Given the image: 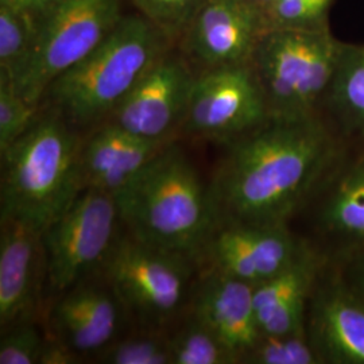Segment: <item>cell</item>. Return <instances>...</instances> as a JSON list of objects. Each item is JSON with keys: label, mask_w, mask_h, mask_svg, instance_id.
<instances>
[{"label": "cell", "mask_w": 364, "mask_h": 364, "mask_svg": "<svg viewBox=\"0 0 364 364\" xmlns=\"http://www.w3.org/2000/svg\"><path fill=\"white\" fill-rule=\"evenodd\" d=\"M346 139L318 115L269 120L228 144L209 185L218 224L289 223Z\"/></svg>", "instance_id": "cell-1"}, {"label": "cell", "mask_w": 364, "mask_h": 364, "mask_svg": "<svg viewBox=\"0 0 364 364\" xmlns=\"http://www.w3.org/2000/svg\"><path fill=\"white\" fill-rule=\"evenodd\" d=\"M115 198L132 237L191 259L218 225L209 186L173 142Z\"/></svg>", "instance_id": "cell-2"}, {"label": "cell", "mask_w": 364, "mask_h": 364, "mask_svg": "<svg viewBox=\"0 0 364 364\" xmlns=\"http://www.w3.org/2000/svg\"><path fill=\"white\" fill-rule=\"evenodd\" d=\"M57 114L38 117L1 151V218L43 231L82 192V142Z\"/></svg>", "instance_id": "cell-3"}, {"label": "cell", "mask_w": 364, "mask_h": 364, "mask_svg": "<svg viewBox=\"0 0 364 364\" xmlns=\"http://www.w3.org/2000/svg\"><path fill=\"white\" fill-rule=\"evenodd\" d=\"M164 34L144 16H127L77 65L57 78L45 97L72 124L111 115L164 53Z\"/></svg>", "instance_id": "cell-4"}, {"label": "cell", "mask_w": 364, "mask_h": 364, "mask_svg": "<svg viewBox=\"0 0 364 364\" xmlns=\"http://www.w3.org/2000/svg\"><path fill=\"white\" fill-rule=\"evenodd\" d=\"M341 42L326 25L273 28L260 38L251 66L272 120L320 114L336 70Z\"/></svg>", "instance_id": "cell-5"}, {"label": "cell", "mask_w": 364, "mask_h": 364, "mask_svg": "<svg viewBox=\"0 0 364 364\" xmlns=\"http://www.w3.org/2000/svg\"><path fill=\"white\" fill-rule=\"evenodd\" d=\"M120 19L119 0H57L39 19L30 61L14 88L38 105L53 82L91 54Z\"/></svg>", "instance_id": "cell-6"}, {"label": "cell", "mask_w": 364, "mask_h": 364, "mask_svg": "<svg viewBox=\"0 0 364 364\" xmlns=\"http://www.w3.org/2000/svg\"><path fill=\"white\" fill-rule=\"evenodd\" d=\"M120 212L117 198L84 189L65 212L43 231L46 279L57 293H65L102 270L117 245Z\"/></svg>", "instance_id": "cell-7"}, {"label": "cell", "mask_w": 364, "mask_h": 364, "mask_svg": "<svg viewBox=\"0 0 364 364\" xmlns=\"http://www.w3.org/2000/svg\"><path fill=\"white\" fill-rule=\"evenodd\" d=\"M189 260L130 235L117 239L102 270L123 306L144 321L159 324L178 312L185 301Z\"/></svg>", "instance_id": "cell-8"}, {"label": "cell", "mask_w": 364, "mask_h": 364, "mask_svg": "<svg viewBox=\"0 0 364 364\" xmlns=\"http://www.w3.org/2000/svg\"><path fill=\"white\" fill-rule=\"evenodd\" d=\"M269 120L259 80L246 64L207 69L195 77L181 126L186 134L228 146Z\"/></svg>", "instance_id": "cell-9"}, {"label": "cell", "mask_w": 364, "mask_h": 364, "mask_svg": "<svg viewBox=\"0 0 364 364\" xmlns=\"http://www.w3.org/2000/svg\"><path fill=\"white\" fill-rule=\"evenodd\" d=\"M326 257L364 245V144L346 141L304 205ZM301 209V210H302Z\"/></svg>", "instance_id": "cell-10"}, {"label": "cell", "mask_w": 364, "mask_h": 364, "mask_svg": "<svg viewBox=\"0 0 364 364\" xmlns=\"http://www.w3.org/2000/svg\"><path fill=\"white\" fill-rule=\"evenodd\" d=\"M304 245L289 223H221L197 257L208 263V272L257 287L287 267Z\"/></svg>", "instance_id": "cell-11"}, {"label": "cell", "mask_w": 364, "mask_h": 364, "mask_svg": "<svg viewBox=\"0 0 364 364\" xmlns=\"http://www.w3.org/2000/svg\"><path fill=\"white\" fill-rule=\"evenodd\" d=\"M195 76L177 57L162 53L111 114L112 123L150 141L171 142L182 124Z\"/></svg>", "instance_id": "cell-12"}, {"label": "cell", "mask_w": 364, "mask_h": 364, "mask_svg": "<svg viewBox=\"0 0 364 364\" xmlns=\"http://www.w3.org/2000/svg\"><path fill=\"white\" fill-rule=\"evenodd\" d=\"M306 335L321 364H364V301L338 277L329 259L306 306Z\"/></svg>", "instance_id": "cell-13"}, {"label": "cell", "mask_w": 364, "mask_h": 364, "mask_svg": "<svg viewBox=\"0 0 364 364\" xmlns=\"http://www.w3.org/2000/svg\"><path fill=\"white\" fill-rule=\"evenodd\" d=\"M267 31L263 14L242 0H212L185 33L188 52L207 69L251 64Z\"/></svg>", "instance_id": "cell-14"}, {"label": "cell", "mask_w": 364, "mask_h": 364, "mask_svg": "<svg viewBox=\"0 0 364 364\" xmlns=\"http://www.w3.org/2000/svg\"><path fill=\"white\" fill-rule=\"evenodd\" d=\"M46 255L42 232L23 221L1 218L0 326L9 329L28 321L38 304Z\"/></svg>", "instance_id": "cell-15"}, {"label": "cell", "mask_w": 364, "mask_h": 364, "mask_svg": "<svg viewBox=\"0 0 364 364\" xmlns=\"http://www.w3.org/2000/svg\"><path fill=\"white\" fill-rule=\"evenodd\" d=\"M192 314L219 338L239 363L262 335L254 287L225 274L207 272L196 289Z\"/></svg>", "instance_id": "cell-16"}, {"label": "cell", "mask_w": 364, "mask_h": 364, "mask_svg": "<svg viewBox=\"0 0 364 364\" xmlns=\"http://www.w3.org/2000/svg\"><path fill=\"white\" fill-rule=\"evenodd\" d=\"M326 259L323 251L305 239L296 259L254 287V305L262 333L284 335L305 329L308 301Z\"/></svg>", "instance_id": "cell-17"}, {"label": "cell", "mask_w": 364, "mask_h": 364, "mask_svg": "<svg viewBox=\"0 0 364 364\" xmlns=\"http://www.w3.org/2000/svg\"><path fill=\"white\" fill-rule=\"evenodd\" d=\"M169 144L136 136L115 123L105 124L82 142V191L93 189L117 197Z\"/></svg>", "instance_id": "cell-18"}, {"label": "cell", "mask_w": 364, "mask_h": 364, "mask_svg": "<svg viewBox=\"0 0 364 364\" xmlns=\"http://www.w3.org/2000/svg\"><path fill=\"white\" fill-rule=\"evenodd\" d=\"M122 306L112 287L78 284L65 291L54 308L55 340L78 356L97 355L117 338Z\"/></svg>", "instance_id": "cell-19"}, {"label": "cell", "mask_w": 364, "mask_h": 364, "mask_svg": "<svg viewBox=\"0 0 364 364\" xmlns=\"http://www.w3.org/2000/svg\"><path fill=\"white\" fill-rule=\"evenodd\" d=\"M326 105L346 141L364 144V45L343 43Z\"/></svg>", "instance_id": "cell-20"}, {"label": "cell", "mask_w": 364, "mask_h": 364, "mask_svg": "<svg viewBox=\"0 0 364 364\" xmlns=\"http://www.w3.org/2000/svg\"><path fill=\"white\" fill-rule=\"evenodd\" d=\"M39 19L36 14L0 1V82L15 87L34 49Z\"/></svg>", "instance_id": "cell-21"}, {"label": "cell", "mask_w": 364, "mask_h": 364, "mask_svg": "<svg viewBox=\"0 0 364 364\" xmlns=\"http://www.w3.org/2000/svg\"><path fill=\"white\" fill-rule=\"evenodd\" d=\"M171 364L239 363L219 338L195 316L169 338Z\"/></svg>", "instance_id": "cell-22"}, {"label": "cell", "mask_w": 364, "mask_h": 364, "mask_svg": "<svg viewBox=\"0 0 364 364\" xmlns=\"http://www.w3.org/2000/svg\"><path fill=\"white\" fill-rule=\"evenodd\" d=\"M242 363L321 364L306 329L284 335L262 333L254 347L245 355Z\"/></svg>", "instance_id": "cell-23"}, {"label": "cell", "mask_w": 364, "mask_h": 364, "mask_svg": "<svg viewBox=\"0 0 364 364\" xmlns=\"http://www.w3.org/2000/svg\"><path fill=\"white\" fill-rule=\"evenodd\" d=\"M107 364H171L169 338L159 333H144L112 341L97 353Z\"/></svg>", "instance_id": "cell-24"}, {"label": "cell", "mask_w": 364, "mask_h": 364, "mask_svg": "<svg viewBox=\"0 0 364 364\" xmlns=\"http://www.w3.org/2000/svg\"><path fill=\"white\" fill-rule=\"evenodd\" d=\"M144 18L164 34L176 37L185 34L212 0H132Z\"/></svg>", "instance_id": "cell-25"}, {"label": "cell", "mask_w": 364, "mask_h": 364, "mask_svg": "<svg viewBox=\"0 0 364 364\" xmlns=\"http://www.w3.org/2000/svg\"><path fill=\"white\" fill-rule=\"evenodd\" d=\"M37 107L28 103L13 85L0 82V153L36 123Z\"/></svg>", "instance_id": "cell-26"}, {"label": "cell", "mask_w": 364, "mask_h": 364, "mask_svg": "<svg viewBox=\"0 0 364 364\" xmlns=\"http://www.w3.org/2000/svg\"><path fill=\"white\" fill-rule=\"evenodd\" d=\"M50 343L28 321L6 329L0 341V364H42Z\"/></svg>", "instance_id": "cell-27"}, {"label": "cell", "mask_w": 364, "mask_h": 364, "mask_svg": "<svg viewBox=\"0 0 364 364\" xmlns=\"http://www.w3.org/2000/svg\"><path fill=\"white\" fill-rule=\"evenodd\" d=\"M328 259L341 281L364 301V245L341 251Z\"/></svg>", "instance_id": "cell-28"}, {"label": "cell", "mask_w": 364, "mask_h": 364, "mask_svg": "<svg viewBox=\"0 0 364 364\" xmlns=\"http://www.w3.org/2000/svg\"><path fill=\"white\" fill-rule=\"evenodd\" d=\"M0 1L10 4L15 9L36 14L37 16H42L53 6L50 0H0Z\"/></svg>", "instance_id": "cell-29"}, {"label": "cell", "mask_w": 364, "mask_h": 364, "mask_svg": "<svg viewBox=\"0 0 364 364\" xmlns=\"http://www.w3.org/2000/svg\"><path fill=\"white\" fill-rule=\"evenodd\" d=\"M287 1L302 4L305 7H309V9H312L314 11L324 14V15H326L328 11H329L331 3H332V0H287Z\"/></svg>", "instance_id": "cell-30"}, {"label": "cell", "mask_w": 364, "mask_h": 364, "mask_svg": "<svg viewBox=\"0 0 364 364\" xmlns=\"http://www.w3.org/2000/svg\"><path fill=\"white\" fill-rule=\"evenodd\" d=\"M242 1L247 3L248 6L254 7L257 11L263 14V16H264L266 10L270 7V4L273 3L274 0H242Z\"/></svg>", "instance_id": "cell-31"}]
</instances>
